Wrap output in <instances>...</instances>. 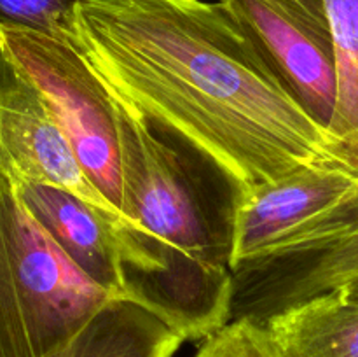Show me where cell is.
<instances>
[{"label":"cell","mask_w":358,"mask_h":357,"mask_svg":"<svg viewBox=\"0 0 358 357\" xmlns=\"http://www.w3.org/2000/svg\"><path fill=\"white\" fill-rule=\"evenodd\" d=\"M62 28L115 98L213 161L241 192L301 168H341L327 130L219 0H86Z\"/></svg>","instance_id":"6da1fadb"},{"label":"cell","mask_w":358,"mask_h":357,"mask_svg":"<svg viewBox=\"0 0 358 357\" xmlns=\"http://www.w3.org/2000/svg\"><path fill=\"white\" fill-rule=\"evenodd\" d=\"M115 105L126 219L161 248L173 272L201 275L210 268L233 270L240 188L177 135L119 98Z\"/></svg>","instance_id":"7a4b0ae2"},{"label":"cell","mask_w":358,"mask_h":357,"mask_svg":"<svg viewBox=\"0 0 358 357\" xmlns=\"http://www.w3.org/2000/svg\"><path fill=\"white\" fill-rule=\"evenodd\" d=\"M114 296L91 282L0 172V357H56Z\"/></svg>","instance_id":"3957f363"},{"label":"cell","mask_w":358,"mask_h":357,"mask_svg":"<svg viewBox=\"0 0 358 357\" xmlns=\"http://www.w3.org/2000/svg\"><path fill=\"white\" fill-rule=\"evenodd\" d=\"M0 55L41 91L91 182L122 212L117 105L83 52L62 27L0 28Z\"/></svg>","instance_id":"277c9868"},{"label":"cell","mask_w":358,"mask_h":357,"mask_svg":"<svg viewBox=\"0 0 358 357\" xmlns=\"http://www.w3.org/2000/svg\"><path fill=\"white\" fill-rule=\"evenodd\" d=\"M234 318L262 324L358 275V178L348 195L273 254L233 272Z\"/></svg>","instance_id":"5b68a950"},{"label":"cell","mask_w":358,"mask_h":357,"mask_svg":"<svg viewBox=\"0 0 358 357\" xmlns=\"http://www.w3.org/2000/svg\"><path fill=\"white\" fill-rule=\"evenodd\" d=\"M255 42L294 100L327 130L338 69L325 0H219Z\"/></svg>","instance_id":"8992f818"},{"label":"cell","mask_w":358,"mask_h":357,"mask_svg":"<svg viewBox=\"0 0 358 357\" xmlns=\"http://www.w3.org/2000/svg\"><path fill=\"white\" fill-rule=\"evenodd\" d=\"M0 172L16 184L65 189L101 212H119L91 182L41 91L0 55Z\"/></svg>","instance_id":"52a82bcc"},{"label":"cell","mask_w":358,"mask_h":357,"mask_svg":"<svg viewBox=\"0 0 358 357\" xmlns=\"http://www.w3.org/2000/svg\"><path fill=\"white\" fill-rule=\"evenodd\" d=\"M355 182L357 177L338 167H308L243 192L234 216L233 272L273 254L341 202Z\"/></svg>","instance_id":"ba28073f"},{"label":"cell","mask_w":358,"mask_h":357,"mask_svg":"<svg viewBox=\"0 0 358 357\" xmlns=\"http://www.w3.org/2000/svg\"><path fill=\"white\" fill-rule=\"evenodd\" d=\"M16 184V182H14ZM17 192L31 216L63 254L110 296L122 298V272L110 220L122 217L101 212L79 196L44 184L21 182Z\"/></svg>","instance_id":"9c48e42d"},{"label":"cell","mask_w":358,"mask_h":357,"mask_svg":"<svg viewBox=\"0 0 358 357\" xmlns=\"http://www.w3.org/2000/svg\"><path fill=\"white\" fill-rule=\"evenodd\" d=\"M283 357H358V301L320 294L262 322Z\"/></svg>","instance_id":"30bf717a"},{"label":"cell","mask_w":358,"mask_h":357,"mask_svg":"<svg viewBox=\"0 0 358 357\" xmlns=\"http://www.w3.org/2000/svg\"><path fill=\"white\" fill-rule=\"evenodd\" d=\"M184 342L145 307L112 298L56 357H173Z\"/></svg>","instance_id":"8fae6325"},{"label":"cell","mask_w":358,"mask_h":357,"mask_svg":"<svg viewBox=\"0 0 358 357\" xmlns=\"http://www.w3.org/2000/svg\"><path fill=\"white\" fill-rule=\"evenodd\" d=\"M338 69V94L327 133L339 167L358 178V0H325Z\"/></svg>","instance_id":"7c38bea8"},{"label":"cell","mask_w":358,"mask_h":357,"mask_svg":"<svg viewBox=\"0 0 358 357\" xmlns=\"http://www.w3.org/2000/svg\"><path fill=\"white\" fill-rule=\"evenodd\" d=\"M196 357H283L266 328L250 318H234L203 340Z\"/></svg>","instance_id":"4fadbf2b"},{"label":"cell","mask_w":358,"mask_h":357,"mask_svg":"<svg viewBox=\"0 0 358 357\" xmlns=\"http://www.w3.org/2000/svg\"><path fill=\"white\" fill-rule=\"evenodd\" d=\"M86 0H0V28L56 30Z\"/></svg>","instance_id":"5bb4252c"},{"label":"cell","mask_w":358,"mask_h":357,"mask_svg":"<svg viewBox=\"0 0 358 357\" xmlns=\"http://www.w3.org/2000/svg\"><path fill=\"white\" fill-rule=\"evenodd\" d=\"M336 290L341 293L345 298H348V300L358 301V275L353 276V279H350L348 282L343 284V286Z\"/></svg>","instance_id":"9a60e30c"}]
</instances>
